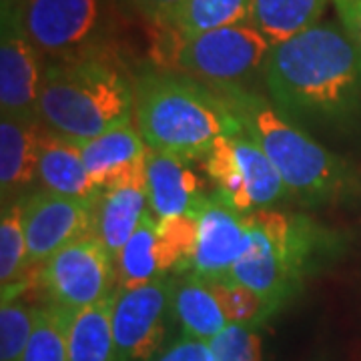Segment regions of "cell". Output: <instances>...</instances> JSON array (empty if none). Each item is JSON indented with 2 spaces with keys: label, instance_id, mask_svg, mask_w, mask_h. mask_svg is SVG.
I'll return each mask as SVG.
<instances>
[{
  "label": "cell",
  "instance_id": "cell-15",
  "mask_svg": "<svg viewBox=\"0 0 361 361\" xmlns=\"http://www.w3.org/2000/svg\"><path fill=\"white\" fill-rule=\"evenodd\" d=\"M203 183L189 167V161L163 155L149 149L147 153V197L157 219L177 215H195L205 195Z\"/></svg>",
  "mask_w": 361,
  "mask_h": 361
},
{
  "label": "cell",
  "instance_id": "cell-25",
  "mask_svg": "<svg viewBox=\"0 0 361 361\" xmlns=\"http://www.w3.org/2000/svg\"><path fill=\"white\" fill-rule=\"evenodd\" d=\"M199 221L197 215H177L157 219V255L161 271L189 267L197 247Z\"/></svg>",
  "mask_w": 361,
  "mask_h": 361
},
{
  "label": "cell",
  "instance_id": "cell-33",
  "mask_svg": "<svg viewBox=\"0 0 361 361\" xmlns=\"http://www.w3.org/2000/svg\"><path fill=\"white\" fill-rule=\"evenodd\" d=\"M20 4H23V0H0V11H2V16H11V14L18 13V8H20ZM0 16V18H2Z\"/></svg>",
  "mask_w": 361,
  "mask_h": 361
},
{
  "label": "cell",
  "instance_id": "cell-23",
  "mask_svg": "<svg viewBox=\"0 0 361 361\" xmlns=\"http://www.w3.org/2000/svg\"><path fill=\"white\" fill-rule=\"evenodd\" d=\"M253 0H185L167 30L177 37H193L225 26L245 25Z\"/></svg>",
  "mask_w": 361,
  "mask_h": 361
},
{
  "label": "cell",
  "instance_id": "cell-6",
  "mask_svg": "<svg viewBox=\"0 0 361 361\" xmlns=\"http://www.w3.org/2000/svg\"><path fill=\"white\" fill-rule=\"evenodd\" d=\"M159 66L177 71L211 89H249L271 54V42L253 25H233L193 37L163 32Z\"/></svg>",
  "mask_w": 361,
  "mask_h": 361
},
{
  "label": "cell",
  "instance_id": "cell-19",
  "mask_svg": "<svg viewBox=\"0 0 361 361\" xmlns=\"http://www.w3.org/2000/svg\"><path fill=\"white\" fill-rule=\"evenodd\" d=\"M115 293L85 310L71 313L68 361H118L113 334Z\"/></svg>",
  "mask_w": 361,
  "mask_h": 361
},
{
  "label": "cell",
  "instance_id": "cell-29",
  "mask_svg": "<svg viewBox=\"0 0 361 361\" xmlns=\"http://www.w3.org/2000/svg\"><path fill=\"white\" fill-rule=\"evenodd\" d=\"M209 345L215 355V361L263 360V343L259 334L239 323H229L219 336L209 341Z\"/></svg>",
  "mask_w": 361,
  "mask_h": 361
},
{
  "label": "cell",
  "instance_id": "cell-17",
  "mask_svg": "<svg viewBox=\"0 0 361 361\" xmlns=\"http://www.w3.org/2000/svg\"><path fill=\"white\" fill-rule=\"evenodd\" d=\"M37 179L44 191L73 199L94 201L101 195V189L85 167L80 145L49 129H44L40 142Z\"/></svg>",
  "mask_w": 361,
  "mask_h": 361
},
{
  "label": "cell",
  "instance_id": "cell-8",
  "mask_svg": "<svg viewBox=\"0 0 361 361\" xmlns=\"http://www.w3.org/2000/svg\"><path fill=\"white\" fill-rule=\"evenodd\" d=\"M205 169L217 195L241 215L269 209L287 195L279 171L243 129L215 141Z\"/></svg>",
  "mask_w": 361,
  "mask_h": 361
},
{
  "label": "cell",
  "instance_id": "cell-11",
  "mask_svg": "<svg viewBox=\"0 0 361 361\" xmlns=\"http://www.w3.org/2000/svg\"><path fill=\"white\" fill-rule=\"evenodd\" d=\"M171 287L165 279L135 289H115L113 334L116 360L149 361L165 339Z\"/></svg>",
  "mask_w": 361,
  "mask_h": 361
},
{
  "label": "cell",
  "instance_id": "cell-14",
  "mask_svg": "<svg viewBox=\"0 0 361 361\" xmlns=\"http://www.w3.org/2000/svg\"><path fill=\"white\" fill-rule=\"evenodd\" d=\"M80 153L90 179L101 191L129 185L147 187L149 147L133 121L80 142Z\"/></svg>",
  "mask_w": 361,
  "mask_h": 361
},
{
  "label": "cell",
  "instance_id": "cell-27",
  "mask_svg": "<svg viewBox=\"0 0 361 361\" xmlns=\"http://www.w3.org/2000/svg\"><path fill=\"white\" fill-rule=\"evenodd\" d=\"M39 307L6 297L0 307V361H23L35 329Z\"/></svg>",
  "mask_w": 361,
  "mask_h": 361
},
{
  "label": "cell",
  "instance_id": "cell-9",
  "mask_svg": "<svg viewBox=\"0 0 361 361\" xmlns=\"http://www.w3.org/2000/svg\"><path fill=\"white\" fill-rule=\"evenodd\" d=\"M39 279L51 305L75 313L115 293V261L99 237L89 233L44 261Z\"/></svg>",
  "mask_w": 361,
  "mask_h": 361
},
{
  "label": "cell",
  "instance_id": "cell-16",
  "mask_svg": "<svg viewBox=\"0 0 361 361\" xmlns=\"http://www.w3.org/2000/svg\"><path fill=\"white\" fill-rule=\"evenodd\" d=\"M44 127L39 118L2 115L0 118V187L2 203L37 179Z\"/></svg>",
  "mask_w": 361,
  "mask_h": 361
},
{
  "label": "cell",
  "instance_id": "cell-30",
  "mask_svg": "<svg viewBox=\"0 0 361 361\" xmlns=\"http://www.w3.org/2000/svg\"><path fill=\"white\" fill-rule=\"evenodd\" d=\"M129 2L147 23L157 26L159 30H167L185 0H129Z\"/></svg>",
  "mask_w": 361,
  "mask_h": 361
},
{
  "label": "cell",
  "instance_id": "cell-1",
  "mask_svg": "<svg viewBox=\"0 0 361 361\" xmlns=\"http://www.w3.org/2000/svg\"><path fill=\"white\" fill-rule=\"evenodd\" d=\"M263 80L277 111L303 129L361 125V47L337 23L275 44Z\"/></svg>",
  "mask_w": 361,
  "mask_h": 361
},
{
  "label": "cell",
  "instance_id": "cell-26",
  "mask_svg": "<svg viewBox=\"0 0 361 361\" xmlns=\"http://www.w3.org/2000/svg\"><path fill=\"white\" fill-rule=\"evenodd\" d=\"M71 313L56 305L39 307L23 361H68Z\"/></svg>",
  "mask_w": 361,
  "mask_h": 361
},
{
  "label": "cell",
  "instance_id": "cell-24",
  "mask_svg": "<svg viewBox=\"0 0 361 361\" xmlns=\"http://www.w3.org/2000/svg\"><path fill=\"white\" fill-rule=\"evenodd\" d=\"M28 271V245L23 225V199L4 205L0 219V285L2 299L16 295Z\"/></svg>",
  "mask_w": 361,
  "mask_h": 361
},
{
  "label": "cell",
  "instance_id": "cell-20",
  "mask_svg": "<svg viewBox=\"0 0 361 361\" xmlns=\"http://www.w3.org/2000/svg\"><path fill=\"white\" fill-rule=\"evenodd\" d=\"M331 0H253L249 25L269 40L271 47L293 39L319 23Z\"/></svg>",
  "mask_w": 361,
  "mask_h": 361
},
{
  "label": "cell",
  "instance_id": "cell-13",
  "mask_svg": "<svg viewBox=\"0 0 361 361\" xmlns=\"http://www.w3.org/2000/svg\"><path fill=\"white\" fill-rule=\"evenodd\" d=\"M199 235L189 269L203 281L227 279L245 245V215L235 211L219 195H209L197 209Z\"/></svg>",
  "mask_w": 361,
  "mask_h": 361
},
{
  "label": "cell",
  "instance_id": "cell-18",
  "mask_svg": "<svg viewBox=\"0 0 361 361\" xmlns=\"http://www.w3.org/2000/svg\"><path fill=\"white\" fill-rule=\"evenodd\" d=\"M149 211L147 187H116L101 191L94 203L92 233L99 237L113 261L127 245L133 233L141 225L145 213Z\"/></svg>",
  "mask_w": 361,
  "mask_h": 361
},
{
  "label": "cell",
  "instance_id": "cell-2",
  "mask_svg": "<svg viewBox=\"0 0 361 361\" xmlns=\"http://www.w3.org/2000/svg\"><path fill=\"white\" fill-rule=\"evenodd\" d=\"M133 118L149 149L189 163L243 129L217 90L163 66L133 78Z\"/></svg>",
  "mask_w": 361,
  "mask_h": 361
},
{
  "label": "cell",
  "instance_id": "cell-32",
  "mask_svg": "<svg viewBox=\"0 0 361 361\" xmlns=\"http://www.w3.org/2000/svg\"><path fill=\"white\" fill-rule=\"evenodd\" d=\"M339 25L361 47V0H331Z\"/></svg>",
  "mask_w": 361,
  "mask_h": 361
},
{
  "label": "cell",
  "instance_id": "cell-5",
  "mask_svg": "<svg viewBox=\"0 0 361 361\" xmlns=\"http://www.w3.org/2000/svg\"><path fill=\"white\" fill-rule=\"evenodd\" d=\"M245 245L227 279L255 291L269 313L297 291L319 237L311 221L275 209L245 215Z\"/></svg>",
  "mask_w": 361,
  "mask_h": 361
},
{
  "label": "cell",
  "instance_id": "cell-3",
  "mask_svg": "<svg viewBox=\"0 0 361 361\" xmlns=\"http://www.w3.org/2000/svg\"><path fill=\"white\" fill-rule=\"evenodd\" d=\"M279 171L287 195L303 203H336L360 191V177L303 127L251 89H215Z\"/></svg>",
  "mask_w": 361,
  "mask_h": 361
},
{
  "label": "cell",
  "instance_id": "cell-22",
  "mask_svg": "<svg viewBox=\"0 0 361 361\" xmlns=\"http://www.w3.org/2000/svg\"><path fill=\"white\" fill-rule=\"evenodd\" d=\"M153 215L151 209L145 213L141 225L116 255V289H135L163 279L165 275L157 255V217Z\"/></svg>",
  "mask_w": 361,
  "mask_h": 361
},
{
  "label": "cell",
  "instance_id": "cell-12",
  "mask_svg": "<svg viewBox=\"0 0 361 361\" xmlns=\"http://www.w3.org/2000/svg\"><path fill=\"white\" fill-rule=\"evenodd\" d=\"M44 59L25 35L18 14L2 16L0 32V111L2 115L39 118Z\"/></svg>",
  "mask_w": 361,
  "mask_h": 361
},
{
  "label": "cell",
  "instance_id": "cell-31",
  "mask_svg": "<svg viewBox=\"0 0 361 361\" xmlns=\"http://www.w3.org/2000/svg\"><path fill=\"white\" fill-rule=\"evenodd\" d=\"M155 361H215V355L211 351L209 341L185 337V339L177 341L175 345H171Z\"/></svg>",
  "mask_w": 361,
  "mask_h": 361
},
{
  "label": "cell",
  "instance_id": "cell-10",
  "mask_svg": "<svg viewBox=\"0 0 361 361\" xmlns=\"http://www.w3.org/2000/svg\"><path fill=\"white\" fill-rule=\"evenodd\" d=\"M94 201L40 191L23 199L28 269L42 265L68 243L92 233Z\"/></svg>",
  "mask_w": 361,
  "mask_h": 361
},
{
  "label": "cell",
  "instance_id": "cell-4",
  "mask_svg": "<svg viewBox=\"0 0 361 361\" xmlns=\"http://www.w3.org/2000/svg\"><path fill=\"white\" fill-rule=\"evenodd\" d=\"M37 115L44 129L80 145L133 121V80L113 56L47 63Z\"/></svg>",
  "mask_w": 361,
  "mask_h": 361
},
{
  "label": "cell",
  "instance_id": "cell-28",
  "mask_svg": "<svg viewBox=\"0 0 361 361\" xmlns=\"http://www.w3.org/2000/svg\"><path fill=\"white\" fill-rule=\"evenodd\" d=\"M205 283L215 295L223 315L229 323L249 325L255 319H265L267 305L255 291L235 283L231 279H213Z\"/></svg>",
  "mask_w": 361,
  "mask_h": 361
},
{
  "label": "cell",
  "instance_id": "cell-7",
  "mask_svg": "<svg viewBox=\"0 0 361 361\" xmlns=\"http://www.w3.org/2000/svg\"><path fill=\"white\" fill-rule=\"evenodd\" d=\"M16 14L44 63L113 56L111 0H23Z\"/></svg>",
  "mask_w": 361,
  "mask_h": 361
},
{
  "label": "cell",
  "instance_id": "cell-21",
  "mask_svg": "<svg viewBox=\"0 0 361 361\" xmlns=\"http://www.w3.org/2000/svg\"><path fill=\"white\" fill-rule=\"evenodd\" d=\"M171 303L185 336L191 339L211 341L229 325L211 289L195 275L175 289Z\"/></svg>",
  "mask_w": 361,
  "mask_h": 361
}]
</instances>
